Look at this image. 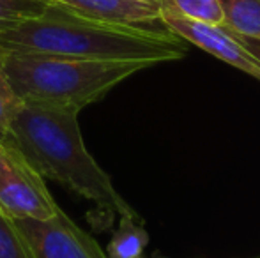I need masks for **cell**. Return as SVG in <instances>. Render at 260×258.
I'll use <instances>...</instances> for the list:
<instances>
[{"label": "cell", "mask_w": 260, "mask_h": 258, "mask_svg": "<svg viewBox=\"0 0 260 258\" xmlns=\"http://www.w3.org/2000/svg\"><path fill=\"white\" fill-rule=\"evenodd\" d=\"M0 46L7 52L152 65L181 60L188 52L184 39L165 25L94 20L52 2L43 14L0 32Z\"/></svg>", "instance_id": "1"}, {"label": "cell", "mask_w": 260, "mask_h": 258, "mask_svg": "<svg viewBox=\"0 0 260 258\" xmlns=\"http://www.w3.org/2000/svg\"><path fill=\"white\" fill-rule=\"evenodd\" d=\"M7 136L43 179L55 180L94 202L106 216L138 217L137 210L117 193L108 173L87 151L76 112L21 106Z\"/></svg>", "instance_id": "2"}, {"label": "cell", "mask_w": 260, "mask_h": 258, "mask_svg": "<svg viewBox=\"0 0 260 258\" xmlns=\"http://www.w3.org/2000/svg\"><path fill=\"white\" fill-rule=\"evenodd\" d=\"M147 67H152V64L23 52H7L6 55L11 87L23 106L76 114Z\"/></svg>", "instance_id": "3"}, {"label": "cell", "mask_w": 260, "mask_h": 258, "mask_svg": "<svg viewBox=\"0 0 260 258\" xmlns=\"http://www.w3.org/2000/svg\"><path fill=\"white\" fill-rule=\"evenodd\" d=\"M58 205L9 136L0 140V212L9 219H50Z\"/></svg>", "instance_id": "4"}, {"label": "cell", "mask_w": 260, "mask_h": 258, "mask_svg": "<svg viewBox=\"0 0 260 258\" xmlns=\"http://www.w3.org/2000/svg\"><path fill=\"white\" fill-rule=\"evenodd\" d=\"M161 25L186 43L214 55L216 59L246 72L260 82V43L234 32L226 25L193 21L175 14L161 13Z\"/></svg>", "instance_id": "5"}, {"label": "cell", "mask_w": 260, "mask_h": 258, "mask_svg": "<svg viewBox=\"0 0 260 258\" xmlns=\"http://www.w3.org/2000/svg\"><path fill=\"white\" fill-rule=\"evenodd\" d=\"M36 258H108L96 239L58 207L50 219H13Z\"/></svg>", "instance_id": "6"}, {"label": "cell", "mask_w": 260, "mask_h": 258, "mask_svg": "<svg viewBox=\"0 0 260 258\" xmlns=\"http://www.w3.org/2000/svg\"><path fill=\"white\" fill-rule=\"evenodd\" d=\"M83 16L113 23H161L159 2L152 0H48Z\"/></svg>", "instance_id": "7"}, {"label": "cell", "mask_w": 260, "mask_h": 258, "mask_svg": "<svg viewBox=\"0 0 260 258\" xmlns=\"http://www.w3.org/2000/svg\"><path fill=\"white\" fill-rule=\"evenodd\" d=\"M149 234L133 216H120L119 227L113 232L106 248L108 258H145Z\"/></svg>", "instance_id": "8"}, {"label": "cell", "mask_w": 260, "mask_h": 258, "mask_svg": "<svg viewBox=\"0 0 260 258\" xmlns=\"http://www.w3.org/2000/svg\"><path fill=\"white\" fill-rule=\"evenodd\" d=\"M218 4L226 27L260 43V0H218Z\"/></svg>", "instance_id": "9"}, {"label": "cell", "mask_w": 260, "mask_h": 258, "mask_svg": "<svg viewBox=\"0 0 260 258\" xmlns=\"http://www.w3.org/2000/svg\"><path fill=\"white\" fill-rule=\"evenodd\" d=\"M161 13L175 14L193 21L225 25V16L218 0H159Z\"/></svg>", "instance_id": "10"}, {"label": "cell", "mask_w": 260, "mask_h": 258, "mask_svg": "<svg viewBox=\"0 0 260 258\" xmlns=\"http://www.w3.org/2000/svg\"><path fill=\"white\" fill-rule=\"evenodd\" d=\"M48 4V0H0V32L43 14Z\"/></svg>", "instance_id": "11"}, {"label": "cell", "mask_w": 260, "mask_h": 258, "mask_svg": "<svg viewBox=\"0 0 260 258\" xmlns=\"http://www.w3.org/2000/svg\"><path fill=\"white\" fill-rule=\"evenodd\" d=\"M6 55L7 50L0 46V133L4 134H7L13 119L16 117L20 108L23 106L14 94L13 87H11L9 76H7L6 71Z\"/></svg>", "instance_id": "12"}, {"label": "cell", "mask_w": 260, "mask_h": 258, "mask_svg": "<svg viewBox=\"0 0 260 258\" xmlns=\"http://www.w3.org/2000/svg\"><path fill=\"white\" fill-rule=\"evenodd\" d=\"M0 258H36L13 219L0 212Z\"/></svg>", "instance_id": "13"}, {"label": "cell", "mask_w": 260, "mask_h": 258, "mask_svg": "<svg viewBox=\"0 0 260 258\" xmlns=\"http://www.w3.org/2000/svg\"><path fill=\"white\" fill-rule=\"evenodd\" d=\"M4 136H6V134H4V133H0V140H2Z\"/></svg>", "instance_id": "14"}, {"label": "cell", "mask_w": 260, "mask_h": 258, "mask_svg": "<svg viewBox=\"0 0 260 258\" xmlns=\"http://www.w3.org/2000/svg\"><path fill=\"white\" fill-rule=\"evenodd\" d=\"M152 2H159V0H152Z\"/></svg>", "instance_id": "15"}]
</instances>
